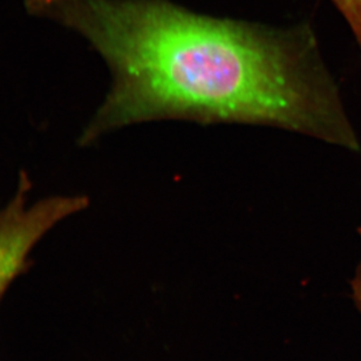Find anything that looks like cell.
I'll return each instance as SVG.
<instances>
[{"instance_id": "obj_1", "label": "cell", "mask_w": 361, "mask_h": 361, "mask_svg": "<svg viewBox=\"0 0 361 361\" xmlns=\"http://www.w3.org/2000/svg\"><path fill=\"white\" fill-rule=\"evenodd\" d=\"M84 35L113 85L80 142L157 120L288 129L352 152L359 140L305 25L271 28L168 0H26Z\"/></svg>"}, {"instance_id": "obj_2", "label": "cell", "mask_w": 361, "mask_h": 361, "mask_svg": "<svg viewBox=\"0 0 361 361\" xmlns=\"http://www.w3.org/2000/svg\"><path fill=\"white\" fill-rule=\"evenodd\" d=\"M27 191L26 185H19L13 200L0 212V298L24 269L35 244L66 215L63 203L54 197L27 207Z\"/></svg>"}, {"instance_id": "obj_3", "label": "cell", "mask_w": 361, "mask_h": 361, "mask_svg": "<svg viewBox=\"0 0 361 361\" xmlns=\"http://www.w3.org/2000/svg\"><path fill=\"white\" fill-rule=\"evenodd\" d=\"M344 17L361 51V0H331Z\"/></svg>"}, {"instance_id": "obj_4", "label": "cell", "mask_w": 361, "mask_h": 361, "mask_svg": "<svg viewBox=\"0 0 361 361\" xmlns=\"http://www.w3.org/2000/svg\"><path fill=\"white\" fill-rule=\"evenodd\" d=\"M359 233H361V226ZM352 291H353V299H355V305L358 307L359 312L361 314V263L359 265L357 274H355V277L352 281Z\"/></svg>"}]
</instances>
